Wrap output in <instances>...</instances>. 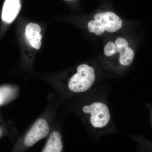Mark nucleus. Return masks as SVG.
Returning <instances> with one entry per match:
<instances>
[{
    "instance_id": "obj_5",
    "label": "nucleus",
    "mask_w": 152,
    "mask_h": 152,
    "mask_svg": "<svg viewBox=\"0 0 152 152\" xmlns=\"http://www.w3.org/2000/svg\"><path fill=\"white\" fill-rule=\"evenodd\" d=\"M50 128L48 123L43 118L36 121L24 139V144L27 147H31L42 139L45 137L49 132Z\"/></svg>"
},
{
    "instance_id": "obj_6",
    "label": "nucleus",
    "mask_w": 152,
    "mask_h": 152,
    "mask_svg": "<svg viewBox=\"0 0 152 152\" xmlns=\"http://www.w3.org/2000/svg\"><path fill=\"white\" fill-rule=\"evenodd\" d=\"M20 9V0H5L2 13L3 20L8 23H12L18 16Z\"/></svg>"
},
{
    "instance_id": "obj_1",
    "label": "nucleus",
    "mask_w": 152,
    "mask_h": 152,
    "mask_svg": "<svg viewBox=\"0 0 152 152\" xmlns=\"http://www.w3.org/2000/svg\"><path fill=\"white\" fill-rule=\"evenodd\" d=\"M94 20L88 23V29L91 33L101 35L105 31L114 33L118 31L122 26L121 18L115 14L110 12L99 13L95 15Z\"/></svg>"
},
{
    "instance_id": "obj_3",
    "label": "nucleus",
    "mask_w": 152,
    "mask_h": 152,
    "mask_svg": "<svg viewBox=\"0 0 152 152\" xmlns=\"http://www.w3.org/2000/svg\"><path fill=\"white\" fill-rule=\"evenodd\" d=\"M117 53H120L119 61L123 66L129 65L134 56V50L129 47L127 41L124 38H117L115 44L110 42L105 46L104 53L107 56H110Z\"/></svg>"
},
{
    "instance_id": "obj_7",
    "label": "nucleus",
    "mask_w": 152,
    "mask_h": 152,
    "mask_svg": "<svg viewBox=\"0 0 152 152\" xmlns=\"http://www.w3.org/2000/svg\"><path fill=\"white\" fill-rule=\"evenodd\" d=\"M41 28L35 23H30L26 28V36L31 46L37 50L40 48L42 45Z\"/></svg>"
},
{
    "instance_id": "obj_9",
    "label": "nucleus",
    "mask_w": 152,
    "mask_h": 152,
    "mask_svg": "<svg viewBox=\"0 0 152 152\" xmlns=\"http://www.w3.org/2000/svg\"><path fill=\"white\" fill-rule=\"evenodd\" d=\"M63 148L61 134L57 131H54L51 134L42 152H61L62 151Z\"/></svg>"
},
{
    "instance_id": "obj_4",
    "label": "nucleus",
    "mask_w": 152,
    "mask_h": 152,
    "mask_svg": "<svg viewBox=\"0 0 152 152\" xmlns=\"http://www.w3.org/2000/svg\"><path fill=\"white\" fill-rule=\"evenodd\" d=\"M85 113L90 114L91 123L95 128H102L107 124L110 118L108 108L105 104L94 103L83 108Z\"/></svg>"
},
{
    "instance_id": "obj_10",
    "label": "nucleus",
    "mask_w": 152,
    "mask_h": 152,
    "mask_svg": "<svg viewBox=\"0 0 152 152\" xmlns=\"http://www.w3.org/2000/svg\"><path fill=\"white\" fill-rule=\"evenodd\" d=\"M2 134V130L1 128H0V137H1V136Z\"/></svg>"
},
{
    "instance_id": "obj_8",
    "label": "nucleus",
    "mask_w": 152,
    "mask_h": 152,
    "mask_svg": "<svg viewBox=\"0 0 152 152\" xmlns=\"http://www.w3.org/2000/svg\"><path fill=\"white\" fill-rule=\"evenodd\" d=\"M19 93V88L16 86L4 85L0 86V107L13 100Z\"/></svg>"
},
{
    "instance_id": "obj_2",
    "label": "nucleus",
    "mask_w": 152,
    "mask_h": 152,
    "mask_svg": "<svg viewBox=\"0 0 152 152\" xmlns=\"http://www.w3.org/2000/svg\"><path fill=\"white\" fill-rule=\"evenodd\" d=\"M77 71V73L69 81V89L73 92H84L89 89L94 82V70L88 65L83 64L78 66Z\"/></svg>"
}]
</instances>
